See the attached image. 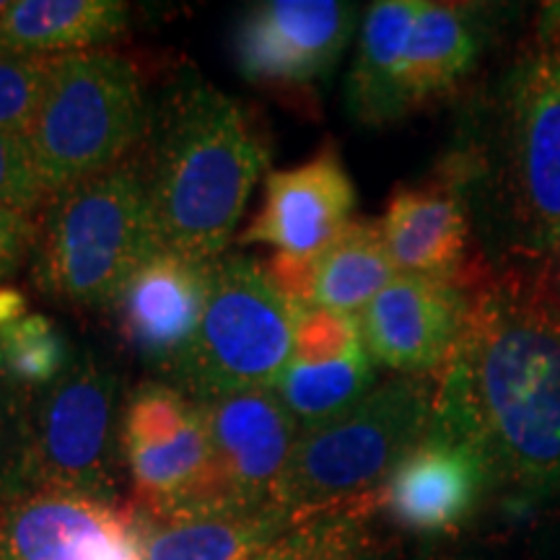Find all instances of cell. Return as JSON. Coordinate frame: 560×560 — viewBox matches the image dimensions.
Instances as JSON below:
<instances>
[{
  "label": "cell",
  "instance_id": "obj_1",
  "mask_svg": "<svg viewBox=\"0 0 560 560\" xmlns=\"http://www.w3.org/2000/svg\"><path fill=\"white\" fill-rule=\"evenodd\" d=\"M429 436L480 462L488 490L560 499V312L527 280L493 278L436 374Z\"/></svg>",
  "mask_w": 560,
  "mask_h": 560
},
{
  "label": "cell",
  "instance_id": "obj_2",
  "mask_svg": "<svg viewBox=\"0 0 560 560\" xmlns=\"http://www.w3.org/2000/svg\"><path fill=\"white\" fill-rule=\"evenodd\" d=\"M140 153L164 252L213 262L240 226L268 156L244 109L198 73H182L149 109Z\"/></svg>",
  "mask_w": 560,
  "mask_h": 560
},
{
  "label": "cell",
  "instance_id": "obj_3",
  "mask_svg": "<svg viewBox=\"0 0 560 560\" xmlns=\"http://www.w3.org/2000/svg\"><path fill=\"white\" fill-rule=\"evenodd\" d=\"M450 182L501 257L560 244V52L524 55L480 104Z\"/></svg>",
  "mask_w": 560,
  "mask_h": 560
},
{
  "label": "cell",
  "instance_id": "obj_4",
  "mask_svg": "<svg viewBox=\"0 0 560 560\" xmlns=\"http://www.w3.org/2000/svg\"><path fill=\"white\" fill-rule=\"evenodd\" d=\"M37 219V285L79 310H112L161 252L138 159L52 195Z\"/></svg>",
  "mask_w": 560,
  "mask_h": 560
},
{
  "label": "cell",
  "instance_id": "obj_5",
  "mask_svg": "<svg viewBox=\"0 0 560 560\" xmlns=\"http://www.w3.org/2000/svg\"><path fill=\"white\" fill-rule=\"evenodd\" d=\"M149 122L143 83L130 60L112 52L52 55L45 91L26 132L47 195L115 170Z\"/></svg>",
  "mask_w": 560,
  "mask_h": 560
},
{
  "label": "cell",
  "instance_id": "obj_6",
  "mask_svg": "<svg viewBox=\"0 0 560 560\" xmlns=\"http://www.w3.org/2000/svg\"><path fill=\"white\" fill-rule=\"evenodd\" d=\"M433 389L425 376H400L346 416L299 433L272 503L293 516L376 495L420 439L429 433Z\"/></svg>",
  "mask_w": 560,
  "mask_h": 560
},
{
  "label": "cell",
  "instance_id": "obj_7",
  "mask_svg": "<svg viewBox=\"0 0 560 560\" xmlns=\"http://www.w3.org/2000/svg\"><path fill=\"white\" fill-rule=\"evenodd\" d=\"M296 314L260 262L231 255L210 262L202 322L166 384L195 402L272 389L291 361Z\"/></svg>",
  "mask_w": 560,
  "mask_h": 560
},
{
  "label": "cell",
  "instance_id": "obj_8",
  "mask_svg": "<svg viewBox=\"0 0 560 560\" xmlns=\"http://www.w3.org/2000/svg\"><path fill=\"white\" fill-rule=\"evenodd\" d=\"M120 395V374L91 348L73 355L60 380L34 392L26 490L117 503L125 462Z\"/></svg>",
  "mask_w": 560,
  "mask_h": 560
},
{
  "label": "cell",
  "instance_id": "obj_9",
  "mask_svg": "<svg viewBox=\"0 0 560 560\" xmlns=\"http://www.w3.org/2000/svg\"><path fill=\"white\" fill-rule=\"evenodd\" d=\"M140 509L32 488L0 506V560H143Z\"/></svg>",
  "mask_w": 560,
  "mask_h": 560
},
{
  "label": "cell",
  "instance_id": "obj_10",
  "mask_svg": "<svg viewBox=\"0 0 560 560\" xmlns=\"http://www.w3.org/2000/svg\"><path fill=\"white\" fill-rule=\"evenodd\" d=\"M359 9L338 0H265L234 32L240 73L265 86H310L330 75L353 37Z\"/></svg>",
  "mask_w": 560,
  "mask_h": 560
},
{
  "label": "cell",
  "instance_id": "obj_11",
  "mask_svg": "<svg viewBox=\"0 0 560 560\" xmlns=\"http://www.w3.org/2000/svg\"><path fill=\"white\" fill-rule=\"evenodd\" d=\"M472 299L462 283L400 276L359 314L363 346L402 376L439 374L465 332Z\"/></svg>",
  "mask_w": 560,
  "mask_h": 560
},
{
  "label": "cell",
  "instance_id": "obj_12",
  "mask_svg": "<svg viewBox=\"0 0 560 560\" xmlns=\"http://www.w3.org/2000/svg\"><path fill=\"white\" fill-rule=\"evenodd\" d=\"M198 405L206 420L210 465L234 506H276L272 495L299 439L296 423L276 392H244Z\"/></svg>",
  "mask_w": 560,
  "mask_h": 560
},
{
  "label": "cell",
  "instance_id": "obj_13",
  "mask_svg": "<svg viewBox=\"0 0 560 560\" xmlns=\"http://www.w3.org/2000/svg\"><path fill=\"white\" fill-rule=\"evenodd\" d=\"M355 190L335 149L306 164L272 172L265 208L242 234L244 244H270L301 260H319L350 223Z\"/></svg>",
  "mask_w": 560,
  "mask_h": 560
},
{
  "label": "cell",
  "instance_id": "obj_14",
  "mask_svg": "<svg viewBox=\"0 0 560 560\" xmlns=\"http://www.w3.org/2000/svg\"><path fill=\"white\" fill-rule=\"evenodd\" d=\"M210 262L161 249L140 268L112 306L128 346L161 374L190 348L208 304Z\"/></svg>",
  "mask_w": 560,
  "mask_h": 560
},
{
  "label": "cell",
  "instance_id": "obj_15",
  "mask_svg": "<svg viewBox=\"0 0 560 560\" xmlns=\"http://www.w3.org/2000/svg\"><path fill=\"white\" fill-rule=\"evenodd\" d=\"M488 478L480 462L450 441H418L380 490V506L418 535H444L457 529L478 506Z\"/></svg>",
  "mask_w": 560,
  "mask_h": 560
},
{
  "label": "cell",
  "instance_id": "obj_16",
  "mask_svg": "<svg viewBox=\"0 0 560 560\" xmlns=\"http://www.w3.org/2000/svg\"><path fill=\"white\" fill-rule=\"evenodd\" d=\"M382 234L400 276L459 283L470 223L465 198L450 179L397 192L382 221Z\"/></svg>",
  "mask_w": 560,
  "mask_h": 560
},
{
  "label": "cell",
  "instance_id": "obj_17",
  "mask_svg": "<svg viewBox=\"0 0 560 560\" xmlns=\"http://www.w3.org/2000/svg\"><path fill=\"white\" fill-rule=\"evenodd\" d=\"M420 5V0H380L369 9L346 83L353 120L387 125L410 112L402 89V62Z\"/></svg>",
  "mask_w": 560,
  "mask_h": 560
},
{
  "label": "cell",
  "instance_id": "obj_18",
  "mask_svg": "<svg viewBox=\"0 0 560 560\" xmlns=\"http://www.w3.org/2000/svg\"><path fill=\"white\" fill-rule=\"evenodd\" d=\"M488 16L480 5H420L402 62V89L410 109L450 94L470 73L486 45Z\"/></svg>",
  "mask_w": 560,
  "mask_h": 560
},
{
  "label": "cell",
  "instance_id": "obj_19",
  "mask_svg": "<svg viewBox=\"0 0 560 560\" xmlns=\"http://www.w3.org/2000/svg\"><path fill=\"white\" fill-rule=\"evenodd\" d=\"M128 3L117 0H13L0 13V50L19 55L86 52L120 37Z\"/></svg>",
  "mask_w": 560,
  "mask_h": 560
},
{
  "label": "cell",
  "instance_id": "obj_20",
  "mask_svg": "<svg viewBox=\"0 0 560 560\" xmlns=\"http://www.w3.org/2000/svg\"><path fill=\"white\" fill-rule=\"evenodd\" d=\"M299 520L280 506L174 524L145 516L143 560H249Z\"/></svg>",
  "mask_w": 560,
  "mask_h": 560
},
{
  "label": "cell",
  "instance_id": "obj_21",
  "mask_svg": "<svg viewBox=\"0 0 560 560\" xmlns=\"http://www.w3.org/2000/svg\"><path fill=\"white\" fill-rule=\"evenodd\" d=\"M395 276L397 270L384 244L382 223L350 221L319 257L314 306L361 314Z\"/></svg>",
  "mask_w": 560,
  "mask_h": 560
},
{
  "label": "cell",
  "instance_id": "obj_22",
  "mask_svg": "<svg viewBox=\"0 0 560 560\" xmlns=\"http://www.w3.org/2000/svg\"><path fill=\"white\" fill-rule=\"evenodd\" d=\"M376 371L366 348L327 363H289L272 392L289 410L299 433L346 416L374 392Z\"/></svg>",
  "mask_w": 560,
  "mask_h": 560
},
{
  "label": "cell",
  "instance_id": "obj_23",
  "mask_svg": "<svg viewBox=\"0 0 560 560\" xmlns=\"http://www.w3.org/2000/svg\"><path fill=\"white\" fill-rule=\"evenodd\" d=\"M376 506L380 501L371 495L301 516L283 537L249 560H353L374 542L369 516Z\"/></svg>",
  "mask_w": 560,
  "mask_h": 560
},
{
  "label": "cell",
  "instance_id": "obj_24",
  "mask_svg": "<svg viewBox=\"0 0 560 560\" xmlns=\"http://www.w3.org/2000/svg\"><path fill=\"white\" fill-rule=\"evenodd\" d=\"M0 353L19 387L34 395L66 374L75 350L50 317L24 314L0 330Z\"/></svg>",
  "mask_w": 560,
  "mask_h": 560
},
{
  "label": "cell",
  "instance_id": "obj_25",
  "mask_svg": "<svg viewBox=\"0 0 560 560\" xmlns=\"http://www.w3.org/2000/svg\"><path fill=\"white\" fill-rule=\"evenodd\" d=\"M198 418V402L166 382L140 384L122 416V450H149L177 439Z\"/></svg>",
  "mask_w": 560,
  "mask_h": 560
},
{
  "label": "cell",
  "instance_id": "obj_26",
  "mask_svg": "<svg viewBox=\"0 0 560 560\" xmlns=\"http://www.w3.org/2000/svg\"><path fill=\"white\" fill-rule=\"evenodd\" d=\"M47 55L0 50V130L26 138L45 91Z\"/></svg>",
  "mask_w": 560,
  "mask_h": 560
},
{
  "label": "cell",
  "instance_id": "obj_27",
  "mask_svg": "<svg viewBox=\"0 0 560 560\" xmlns=\"http://www.w3.org/2000/svg\"><path fill=\"white\" fill-rule=\"evenodd\" d=\"M363 346L359 314L312 306L296 319L289 363H327L359 353Z\"/></svg>",
  "mask_w": 560,
  "mask_h": 560
},
{
  "label": "cell",
  "instance_id": "obj_28",
  "mask_svg": "<svg viewBox=\"0 0 560 560\" xmlns=\"http://www.w3.org/2000/svg\"><path fill=\"white\" fill-rule=\"evenodd\" d=\"M47 200L26 138L0 130V208L39 215Z\"/></svg>",
  "mask_w": 560,
  "mask_h": 560
},
{
  "label": "cell",
  "instance_id": "obj_29",
  "mask_svg": "<svg viewBox=\"0 0 560 560\" xmlns=\"http://www.w3.org/2000/svg\"><path fill=\"white\" fill-rule=\"evenodd\" d=\"M30 405H0V506L26 490Z\"/></svg>",
  "mask_w": 560,
  "mask_h": 560
},
{
  "label": "cell",
  "instance_id": "obj_30",
  "mask_svg": "<svg viewBox=\"0 0 560 560\" xmlns=\"http://www.w3.org/2000/svg\"><path fill=\"white\" fill-rule=\"evenodd\" d=\"M317 262L319 260H301L285 252H276L268 265H262L265 276L272 283L293 314L301 317L314 306V283H317Z\"/></svg>",
  "mask_w": 560,
  "mask_h": 560
},
{
  "label": "cell",
  "instance_id": "obj_31",
  "mask_svg": "<svg viewBox=\"0 0 560 560\" xmlns=\"http://www.w3.org/2000/svg\"><path fill=\"white\" fill-rule=\"evenodd\" d=\"M37 215L0 208V280L11 278L32 255L37 240Z\"/></svg>",
  "mask_w": 560,
  "mask_h": 560
},
{
  "label": "cell",
  "instance_id": "obj_32",
  "mask_svg": "<svg viewBox=\"0 0 560 560\" xmlns=\"http://www.w3.org/2000/svg\"><path fill=\"white\" fill-rule=\"evenodd\" d=\"M532 560H560V499L550 501L529 535Z\"/></svg>",
  "mask_w": 560,
  "mask_h": 560
},
{
  "label": "cell",
  "instance_id": "obj_33",
  "mask_svg": "<svg viewBox=\"0 0 560 560\" xmlns=\"http://www.w3.org/2000/svg\"><path fill=\"white\" fill-rule=\"evenodd\" d=\"M529 285L545 304L560 312V244L537 260L535 278H532Z\"/></svg>",
  "mask_w": 560,
  "mask_h": 560
},
{
  "label": "cell",
  "instance_id": "obj_34",
  "mask_svg": "<svg viewBox=\"0 0 560 560\" xmlns=\"http://www.w3.org/2000/svg\"><path fill=\"white\" fill-rule=\"evenodd\" d=\"M540 37L545 50L560 52V3H545L540 13Z\"/></svg>",
  "mask_w": 560,
  "mask_h": 560
},
{
  "label": "cell",
  "instance_id": "obj_35",
  "mask_svg": "<svg viewBox=\"0 0 560 560\" xmlns=\"http://www.w3.org/2000/svg\"><path fill=\"white\" fill-rule=\"evenodd\" d=\"M32 397V392L19 387L16 380L11 376L9 366H5L3 353H0V405H30Z\"/></svg>",
  "mask_w": 560,
  "mask_h": 560
},
{
  "label": "cell",
  "instance_id": "obj_36",
  "mask_svg": "<svg viewBox=\"0 0 560 560\" xmlns=\"http://www.w3.org/2000/svg\"><path fill=\"white\" fill-rule=\"evenodd\" d=\"M26 314V299L16 289H0V330Z\"/></svg>",
  "mask_w": 560,
  "mask_h": 560
},
{
  "label": "cell",
  "instance_id": "obj_37",
  "mask_svg": "<svg viewBox=\"0 0 560 560\" xmlns=\"http://www.w3.org/2000/svg\"><path fill=\"white\" fill-rule=\"evenodd\" d=\"M416 560H475L472 556H467V552H459V550H446V548H429L423 550Z\"/></svg>",
  "mask_w": 560,
  "mask_h": 560
},
{
  "label": "cell",
  "instance_id": "obj_38",
  "mask_svg": "<svg viewBox=\"0 0 560 560\" xmlns=\"http://www.w3.org/2000/svg\"><path fill=\"white\" fill-rule=\"evenodd\" d=\"M353 560H395V558H392V552L387 548H380L376 542H371L369 548H363Z\"/></svg>",
  "mask_w": 560,
  "mask_h": 560
},
{
  "label": "cell",
  "instance_id": "obj_39",
  "mask_svg": "<svg viewBox=\"0 0 560 560\" xmlns=\"http://www.w3.org/2000/svg\"><path fill=\"white\" fill-rule=\"evenodd\" d=\"M5 5H9V3H0V13H3V11H5Z\"/></svg>",
  "mask_w": 560,
  "mask_h": 560
}]
</instances>
